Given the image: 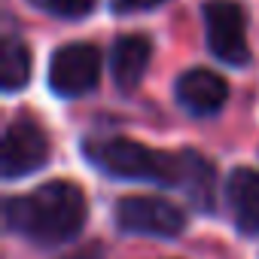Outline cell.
<instances>
[{"label": "cell", "instance_id": "1", "mask_svg": "<svg viewBox=\"0 0 259 259\" xmlns=\"http://www.w3.org/2000/svg\"><path fill=\"white\" fill-rule=\"evenodd\" d=\"M89 204L76 183L52 180L34 189L31 195H19L7 201V226L37 244H64L79 235L85 226Z\"/></svg>", "mask_w": 259, "mask_h": 259}, {"label": "cell", "instance_id": "12", "mask_svg": "<svg viewBox=\"0 0 259 259\" xmlns=\"http://www.w3.org/2000/svg\"><path fill=\"white\" fill-rule=\"evenodd\" d=\"M162 0H110V10L119 13V16H128V13H144V10H153L159 7Z\"/></svg>", "mask_w": 259, "mask_h": 259}, {"label": "cell", "instance_id": "7", "mask_svg": "<svg viewBox=\"0 0 259 259\" xmlns=\"http://www.w3.org/2000/svg\"><path fill=\"white\" fill-rule=\"evenodd\" d=\"M226 98H229V82L213 70L195 67V70H186L177 79V101H180L183 110H189L195 116L217 113L226 104Z\"/></svg>", "mask_w": 259, "mask_h": 259}, {"label": "cell", "instance_id": "4", "mask_svg": "<svg viewBox=\"0 0 259 259\" xmlns=\"http://www.w3.org/2000/svg\"><path fill=\"white\" fill-rule=\"evenodd\" d=\"M49 159V138L37 119L19 116L7 125L4 135V153H0V174L7 180L34 174Z\"/></svg>", "mask_w": 259, "mask_h": 259}, {"label": "cell", "instance_id": "5", "mask_svg": "<svg viewBox=\"0 0 259 259\" xmlns=\"http://www.w3.org/2000/svg\"><path fill=\"white\" fill-rule=\"evenodd\" d=\"M101 79V52L92 43L61 46L49 61V89L61 98L89 95Z\"/></svg>", "mask_w": 259, "mask_h": 259}, {"label": "cell", "instance_id": "10", "mask_svg": "<svg viewBox=\"0 0 259 259\" xmlns=\"http://www.w3.org/2000/svg\"><path fill=\"white\" fill-rule=\"evenodd\" d=\"M31 79V52L22 40L7 37L0 46V85L7 92H19Z\"/></svg>", "mask_w": 259, "mask_h": 259}, {"label": "cell", "instance_id": "8", "mask_svg": "<svg viewBox=\"0 0 259 259\" xmlns=\"http://www.w3.org/2000/svg\"><path fill=\"white\" fill-rule=\"evenodd\" d=\"M226 201L244 235H259V171L235 168L226 180Z\"/></svg>", "mask_w": 259, "mask_h": 259}, {"label": "cell", "instance_id": "13", "mask_svg": "<svg viewBox=\"0 0 259 259\" xmlns=\"http://www.w3.org/2000/svg\"><path fill=\"white\" fill-rule=\"evenodd\" d=\"M64 259H107V256H104V250H101L98 244H89V247L73 250V253H70V256H64Z\"/></svg>", "mask_w": 259, "mask_h": 259}, {"label": "cell", "instance_id": "2", "mask_svg": "<svg viewBox=\"0 0 259 259\" xmlns=\"http://www.w3.org/2000/svg\"><path fill=\"white\" fill-rule=\"evenodd\" d=\"M89 156L98 168L122 180H150L162 186H183L186 180V153H162L128 138H110L98 147H89Z\"/></svg>", "mask_w": 259, "mask_h": 259}, {"label": "cell", "instance_id": "9", "mask_svg": "<svg viewBox=\"0 0 259 259\" xmlns=\"http://www.w3.org/2000/svg\"><path fill=\"white\" fill-rule=\"evenodd\" d=\"M150 58H153V43L150 37L144 34H125L113 43V52H110V67H113V79L119 89L132 92L141 85L147 67H150Z\"/></svg>", "mask_w": 259, "mask_h": 259}, {"label": "cell", "instance_id": "6", "mask_svg": "<svg viewBox=\"0 0 259 259\" xmlns=\"http://www.w3.org/2000/svg\"><path fill=\"white\" fill-rule=\"evenodd\" d=\"M204 31H207V46L220 61L232 64V67H241L250 61L247 19L238 4H229V0L207 4L204 7Z\"/></svg>", "mask_w": 259, "mask_h": 259}, {"label": "cell", "instance_id": "3", "mask_svg": "<svg viewBox=\"0 0 259 259\" xmlns=\"http://www.w3.org/2000/svg\"><path fill=\"white\" fill-rule=\"evenodd\" d=\"M116 226L128 235H150V238H177L186 229V213L153 195H128L116 204Z\"/></svg>", "mask_w": 259, "mask_h": 259}, {"label": "cell", "instance_id": "11", "mask_svg": "<svg viewBox=\"0 0 259 259\" xmlns=\"http://www.w3.org/2000/svg\"><path fill=\"white\" fill-rule=\"evenodd\" d=\"M31 4L43 13H52V16H61V19H82L95 0H31Z\"/></svg>", "mask_w": 259, "mask_h": 259}]
</instances>
